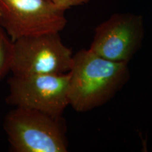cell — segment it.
<instances>
[{
	"label": "cell",
	"mask_w": 152,
	"mask_h": 152,
	"mask_svg": "<svg viewBox=\"0 0 152 152\" xmlns=\"http://www.w3.org/2000/svg\"><path fill=\"white\" fill-rule=\"evenodd\" d=\"M69 75V105L76 111L86 112L109 102L128 81L130 71L128 64L82 49L73 56Z\"/></svg>",
	"instance_id": "1"
},
{
	"label": "cell",
	"mask_w": 152,
	"mask_h": 152,
	"mask_svg": "<svg viewBox=\"0 0 152 152\" xmlns=\"http://www.w3.org/2000/svg\"><path fill=\"white\" fill-rule=\"evenodd\" d=\"M66 123L37 110L16 107L6 115L4 129L11 151L66 152Z\"/></svg>",
	"instance_id": "2"
},
{
	"label": "cell",
	"mask_w": 152,
	"mask_h": 152,
	"mask_svg": "<svg viewBox=\"0 0 152 152\" xmlns=\"http://www.w3.org/2000/svg\"><path fill=\"white\" fill-rule=\"evenodd\" d=\"M67 7L60 0H0V26L13 42L25 36L60 33Z\"/></svg>",
	"instance_id": "3"
},
{
	"label": "cell",
	"mask_w": 152,
	"mask_h": 152,
	"mask_svg": "<svg viewBox=\"0 0 152 152\" xmlns=\"http://www.w3.org/2000/svg\"><path fill=\"white\" fill-rule=\"evenodd\" d=\"M73 53L59 33L25 36L14 42V75L64 74L71 71Z\"/></svg>",
	"instance_id": "4"
},
{
	"label": "cell",
	"mask_w": 152,
	"mask_h": 152,
	"mask_svg": "<svg viewBox=\"0 0 152 152\" xmlns=\"http://www.w3.org/2000/svg\"><path fill=\"white\" fill-rule=\"evenodd\" d=\"M69 72L64 74L14 75L8 80L9 92L6 102L15 107L37 110L61 118L69 105Z\"/></svg>",
	"instance_id": "5"
},
{
	"label": "cell",
	"mask_w": 152,
	"mask_h": 152,
	"mask_svg": "<svg viewBox=\"0 0 152 152\" xmlns=\"http://www.w3.org/2000/svg\"><path fill=\"white\" fill-rule=\"evenodd\" d=\"M144 35L142 16L115 14L95 28L89 50L105 59L128 64L141 48Z\"/></svg>",
	"instance_id": "6"
},
{
	"label": "cell",
	"mask_w": 152,
	"mask_h": 152,
	"mask_svg": "<svg viewBox=\"0 0 152 152\" xmlns=\"http://www.w3.org/2000/svg\"><path fill=\"white\" fill-rule=\"evenodd\" d=\"M14 56V42L0 26V80L11 71Z\"/></svg>",
	"instance_id": "7"
},
{
	"label": "cell",
	"mask_w": 152,
	"mask_h": 152,
	"mask_svg": "<svg viewBox=\"0 0 152 152\" xmlns=\"http://www.w3.org/2000/svg\"><path fill=\"white\" fill-rule=\"evenodd\" d=\"M64 5L66 6L68 9L71 8L73 6L81 5L83 4H86L88 0H60Z\"/></svg>",
	"instance_id": "8"
}]
</instances>
